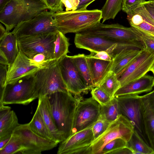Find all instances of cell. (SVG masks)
I'll list each match as a JSON object with an SVG mask.
<instances>
[{
  "label": "cell",
  "mask_w": 154,
  "mask_h": 154,
  "mask_svg": "<svg viewBox=\"0 0 154 154\" xmlns=\"http://www.w3.org/2000/svg\"><path fill=\"white\" fill-rule=\"evenodd\" d=\"M69 45L68 38L65 34L57 30L54 53V59L59 60L67 55L69 52Z\"/></svg>",
  "instance_id": "obj_31"
},
{
  "label": "cell",
  "mask_w": 154,
  "mask_h": 154,
  "mask_svg": "<svg viewBox=\"0 0 154 154\" xmlns=\"http://www.w3.org/2000/svg\"><path fill=\"white\" fill-rule=\"evenodd\" d=\"M7 65L0 64V92H2L5 87V83L8 70Z\"/></svg>",
  "instance_id": "obj_42"
},
{
  "label": "cell",
  "mask_w": 154,
  "mask_h": 154,
  "mask_svg": "<svg viewBox=\"0 0 154 154\" xmlns=\"http://www.w3.org/2000/svg\"><path fill=\"white\" fill-rule=\"evenodd\" d=\"M5 105L0 106V140L10 137L19 124L15 112Z\"/></svg>",
  "instance_id": "obj_20"
},
{
  "label": "cell",
  "mask_w": 154,
  "mask_h": 154,
  "mask_svg": "<svg viewBox=\"0 0 154 154\" xmlns=\"http://www.w3.org/2000/svg\"><path fill=\"white\" fill-rule=\"evenodd\" d=\"M142 50L127 49L122 51L114 58L110 70L115 72L117 77L139 55Z\"/></svg>",
  "instance_id": "obj_24"
},
{
  "label": "cell",
  "mask_w": 154,
  "mask_h": 154,
  "mask_svg": "<svg viewBox=\"0 0 154 154\" xmlns=\"http://www.w3.org/2000/svg\"><path fill=\"white\" fill-rule=\"evenodd\" d=\"M154 63V54L143 48L117 77L121 87L139 79L150 71Z\"/></svg>",
  "instance_id": "obj_13"
},
{
  "label": "cell",
  "mask_w": 154,
  "mask_h": 154,
  "mask_svg": "<svg viewBox=\"0 0 154 154\" xmlns=\"http://www.w3.org/2000/svg\"><path fill=\"white\" fill-rule=\"evenodd\" d=\"M127 146L134 154H154V150L142 138L135 129L132 135L127 142Z\"/></svg>",
  "instance_id": "obj_28"
},
{
  "label": "cell",
  "mask_w": 154,
  "mask_h": 154,
  "mask_svg": "<svg viewBox=\"0 0 154 154\" xmlns=\"http://www.w3.org/2000/svg\"><path fill=\"white\" fill-rule=\"evenodd\" d=\"M153 76L146 75L139 79L121 87L115 96L127 94L139 95L151 91L153 87Z\"/></svg>",
  "instance_id": "obj_19"
},
{
  "label": "cell",
  "mask_w": 154,
  "mask_h": 154,
  "mask_svg": "<svg viewBox=\"0 0 154 154\" xmlns=\"http://www.w3.org/2000/svg\"><path fill=\"white\" fill-rule=\"evenodd\" d=\"M87 57L101 60L111 61L113 58L106 51H100L96 52H91L90 54L86 55Z\"/></svg>",
  "instance_id": "obj_41"
},
{
  "label": "cell",
  "mask_w": 154,
  "mask_h": 154,
  "mask_svg": "<svg viewBox=\"0 0 154 154\" xmlns=\"http://www.w3.org/2000/svg\"><path fill=\"white\" fill-rule=\"evenodd\" d=\"M142 122L144 134L149 145L154 150V112L140 96Z\"/></svg>",
  "instance_id": "obj_23"
},
{
  "label": "cell",
  "mask_w": 154,
  "mask_h": 154,
  "mask_svg": "<svg viewBox=\"0 0 154 154\" xmlns=\"http://www.w3.org/2000/svg\"><path fill=\"white\" fill-rule=\"evenodd\" d=\"M154 1V0H153Z\"/></svg>",
  "instance_id": "obj_53"
},
{
  "label": "cell",
  "mask_w": 154,
  "mask_h": 154,
  "mask_svg": "<svg viewBox=\"0 0 154 154\" xmlns=\"http://www.w3.org/2000/svg\"><path fill=\"white\" fill-rule=\"evenodd\" d=\"M150 71H151L153 75V88L154 90V63L152 66V67L151 68Z\"/></svg>",
  "instance_id": "obj_52"
},
{
  "label": "cell",
  "mask_w": 154,
  "mask_h": 154,
  "mask_svg": "<svg viewBox=\"0 0 154 154\" xmlns=\"http://www.w3.org/2000/svg\"><path fill=\"white\" fill-rule=\"evenodd\" d=\"M146 1L145 0H123L122 10L126 13Z\"/></svg>",
  "instance_id": "obj_39"
},
{
  "label": "cell",
  "mask_w": 154,
  "mask_h": 154,
  "mask_svg": "<svg viewBox=\"0 0 154 154\" xmlns=\"http://www.w3.org/2000/svg\"><path fill=\"white\" fill-rule=\"evenodd\" d=\"M123 0H106L101 10L102 23L106 20L114 19L122 10Z\"/></svg>",
  "instance_id": "obj_32"
},
{
  "label": "cell",
  "mask_w": 154,
  "mask_h": 154,
  "mask_svg": "<svg viewBox=\"0 0 154 154\" xmlns=\"http://www.w3.org/2000/svg\"><path fill=\"white\" fill-rule=\"evenodd\" d=\"M110 154H134L132 150L127 146L122 147L110 152Z\"/></svg>",
  "instance_id": "obj_46"
},
{
  "label": "cell",
  "mask_w": 154,
  "mask_h": 154,
  "mask_svg": "<svg viewBox=\"0 0 154 154\" xmlns=\"http://www.w3.org/2000/svg\"><path fill=\"white\" fill-rule=\"evenodd\" d=\"M57 32L41 33L18 38L17 44L19 50L29 58H32L36 54L42 53L49 59L55 60L54 53Z\"/></svg>",
  "instance_id": "obj_6"
},
{
  "label": "cell",
  "mask_w": 154,
  "mask_h": 154,
  "mask_svg": "<svg viewBox=\"0 0 154 154\" xmlns=\"http://www.w3.org/2000/svg\"><path fill=\"white\" fill-rule=\"evenodd\" d=\"M134 129L131 122L120 114L115 121L109 124L101 135L93 141L90 146L91 154H99L107 143L116 138H121L128 142Z\"/></svg>",
  "instance_id": "obj_7"
},
{
  "label": "cell",
  "mask_w": 154,
  "mask_h": 154,
  "mask_svg": "<svg viewBox=\"0 0 154 154\" xmlns=\"http://www.w3.org/2000/svg\"><path fill=\"white\" fill-rule=\"evenodd\" d=\"M25 149L17 136L13 133L6 145L0 149V154H24Z\"/></svg>",
  "instance_id": "obj_33"
},
{
  "label": "cell",
  "mask_w": 154,
  "mask_h": 154,
  "mask_svg": "<svg viewBox=\"0 0 154 154\" xmlns=\"http://www.w3.org/2000/svg\"><path fill=\"white\" fill-rule=\"evenodd\" d=\"M28 125L29 128L37 135L56 143L55 139L45 124L37 107L31 120Z\"/></svg>",
  "instance_id": "obj_26"
},
{
  "label": "cell",
  "mask_w": 154,
  "mask_h": 154,
  "mask_svg": "<svg viewBox=\"0 0 154 154\" xmlns=\"http://www.w3.org/2000/svg\"><path fill=\"white\" fill-rule=\"evenodd\" d=\"M13 133L24 148V154H41L42 152L53 149L58 144L36 134L29 128L28 123L19 124Z\"/></svg>",
  "instance_id": "obj_12"
},
{
  "label": "cell",
  "mask_w": 154,
  "mask_h": 154,
  "mask_svg": "<svg viewBox=\"0 0 154 154\" xmlns=\"http://www.w3.org/2000/svg\"><path fill=\"white\" fill-rule=\"evenodd\" d=\"M60 72L68 91L78 97L88 91L71 56L66 55L59 61Z\"/></svg>",
  "instance_id": "obj_16"
},
{
  "label": "cell",
  "mask_w": 154,
  "mask_h": 154,
  "mask_svg": "<svg viewBox=\"0 0 154 154\" xmlns=\"http://www.w3.org/2000/svg\"><path fill=\"white\" fill-rule=\"evenodd\" d=\"M115 97L118 100L121 114L131 122L135 129L149 144L142 124L141 96L139 95L127 94Z\"/></svg>",
  "instance_id": "obj_11"
},
{
  "label": "cell",
  "mask_w": 154,
  "mask_h": 154,
  "mask_svg": "<svg viewBox=\"0 0 154 154\" xmlns=\"http://www.w3.org/2000/svg\"><path fill=\"white\" fill-rule=\"evenodd\" d=\"M61 1L66 7V11L75 10L79 2V0H61Z\"/></svg>",
  "instance_id": "obj_43"
},
{
  "label": "cell",
  "mask_w": 154,
  "mask_h": 154,
  "mask_svg": "<svg viewBox=\"0 0 154 154\" xmlns=\"http://www.w3.org/2000/svg\"><path fill=\"white\" fill-rule=\"evenodd\" d=\"M54 12L45 10L33 18L19 23L11 32L17 38L43 33L56 32L57 30L51 25Z\"/></svg>",
  "instance_id": "obj_8"
},
{
  "label": "cell",
  "mask_w": 154,
  "mask_h": 154,
  "mask_svg": "<svg viewBox=\"0 0 154 154\" xmlns=\"http://www.w3.org/2000/svg\"><path fill=\"white\" fill-rule=\"evenodd\" d=\"M142 4L154 20V1L149 0Z\"/></svg>",
  "instance_id": "obj_45"
},
{
  "label": "cell",
  "mask_w": 154,
  "mask_h": 154,
  "mask_svg": "<svg viewBox=\"0 0 154 154\" xmlns=\"http://www.w3.org/2000/svg\"><path fill=\"white\" fill-rule=\"evenodd\" d=\"M38 108L45 124L57 144L63 141L53 118L47 96L38 98Z\"/></svg>",
  "instance_id": "obj_21"
},
{
  "label": "cell",
  "mask_w": 154,
  "mask_h": 154,
  "mask_svg": "<svg viewBox=\"0 0 154 154\" xmlns=\"http://www.w3.org/2000/svg\"><path fill=\"white\" fill-rule=\"evenodd\" d=\"M59 61L54 60L34 74L35 89L38 97L58 91H67L60 71Z\"/></svg>",
  "instance_id": "obj_4"
},
{
  "label": "cell",
  "mask_w": 154,
  "mask_h": 154,
  "mask_svg": "<svg viewBox=\"0 0 154 154\" xmlns=\"http://www.w3.org/2000/svg\"><path fill=\"white\" fill-rule=\"evenodd\" d=\"M102 14L97 9L57 12L53 14L51 25L65 35L80 33L100 22Z\"/></svg>",
  "instance_id": "obj_2"
},
{
  "label": "cell",
  "mask_w": 154,
  "mask_h": 154,
  "mask_svg": "<svg viewBox=\"0 0 154 154\" xmlns=\"http://www.w3.org/2000/svg\"><path fill=\"white\" fill-rule=\"evenodd\" d=\"M133 28L138 34L144 48L154 54V39Z\"/></svg>",
  "instance_id": "obj_38"
},
{
  "label": "cell",
  "mask_w": 154,
  "mask_h": 154,
  "mask_svg": "<svg viewBox=\"0 0 154 154\" xmlns=\"http://www.w3.org/2000/svg\"><path fill=\"white\" fill-rule=\"evenodd\" d=\"M56 60L49 59L44 54H39L29 58L30 64L38 68L41 69L48 65L52 61Z\"/></svg>",
  "instance_id": "obj_36"
},
{
  "label": "cell",
  "mask_w": 154,
  "mask_h": 154,
  "mask_svg": "<svg viewBox=\"0 0 154 154\" xmlns=\"http://www.w3.org/2000/svg\"><path fill=\"white\" fill-rule=\"evenodd\" d=\"M126 13L131 27L154 39V20L142 3Z\"/></svg>",
  "instance_id": "obj_17"
},
{
  "label": "cell",
  "mask_w": 154,
  "mask_h": 154,
  "mask_svg": "<svg viewBox=\"0 0 154 154\" xmlns=\"http://www.w3.org/2000/svg\"><path fill=\"white\" fill-rule=\"evenodd\" d=\"M97 87L103 91L112 99L115 97L116 93L121 87V85L116 74L110 70Z\"/></svg>",
  "instance_id": "obj_30"
},
{
  "label": "cell",
  "mask_w": 154,
  "mask_h": 154,
  "mask_svg": "<svg viewBox=\"0 0 154 154\" xmlns=\"http://www.w3.org/2000/svg\"><path fill=\"white\" fill-rule=\"evenodd\" d=\"M127 142L124 140L118 138L107 143L103 148L99 154H109L110 152L127 146Z\"/></svg>",
  "instance_id": "obj_34"
},
{
  "label": "cell",
  "mask_w": 154,
  "mask_h": 154,
  "mask_svg": "<svg viewBox=\"0 0 154 154\" xmlns=\"http://www.w3.org/2000/svg\"><path fill=\"white\" fill-rule=\"evenodd\" d=\"M11 137V136L10 137L0 140V149H2L6 145L10 140Z\"/></svg>",
  "instance_id": "obj_50"
},
{
  "label": "cell",
  "mask_w": 154,
  "mask_h": 154,
  "mask_svg": "<svg viewBox=\"0 0 154 154\" xmlns=\"http://www.w3.org/2000/svg\"><path fill=\"white\" fill-rule=\"evenodd\" d=\"M11 0H0V12L2 11Z\"/></svg>",
  "instance_id": "obj_49"
},
{
  "label": "cell",
  "mask_w": 154,
  "mask_h": 154,
  "mask_svg": "<svg viewBox=\"0 0 154 154\" xmlns=\"http://www.w3.org/2000/svg\"><path fill=\"white\" fill-rule=\"evenodd\" d=\"M47 6L48 9L54 12L63 11L61 0H42Z\"/></svg>",
  "instance_id": "obj_40"
},
{
  "label": "cell",
  "mask_w": 154,
  "mask_h": 154,
  "mask_svg": "<svg viewBox=\"0 0 154 154\" xmlns=\"http://www.w3.org/2000/svg\"><path fill=\"white\" fill-rule=\"evenodd\" d=\"M92 127L77 132L61 142L58 154H91L90 146L94 137Z\"/></svg>",
  "instance_id": "obj_15"
},
{
  "label": "cell",
  "mask_w": 154,
  "mask_h": 154,
  "mask_svg": "<svg viewBox=\"0 0 154 154\" xmlns=\"http://www.w3.org/2000/svg\"><path fill=\"white\" fill-rule=\"evenodd\" d=\"M51 112L63 140L71 134L76 109L81 97L69 91H58L47 96Z\"/></svg>",
  "instance_id": "obj_1"
},
{
  "label": "cell",
  "mask_w": 154,
  "mask_h": 154,
  "mask_svg": "<svg viewBox=\"0 0 154 154\" xmlns=\"http://www.w3.org/2000/svg\"><path fill=\"white\" fill-rule=\"evenodd\" d=\"M34 75L6 85L0 92V106L11 104L27 105L38 98L35 89Z\"/></svg>",
  "instance_id": "obj_5"
},
{
  "label": "cell",
  "mask_w": 154,
  "mask_h": 154,
  "mask_svg": "<svg viewBox=\"0 0 154 154\" xmlns=\"http://www.w3.org/2000/svg\"><path fill=\"white\" fill-rule=\"evenodd\" d=\"M95 0H79V4L75 10H81L87 9V7Z\"/></svg>",
  "instance_id": "obj_47"
},
{
  "label": "cell",
  "mask_w": 154,
  "mask_h": 154,
  "mask_svg": "<svg viewBox=\"0 0 154 154\" xmlns=\"http://www.w3.org/2000/svg\"><path fill=\"white\" fill-rule=\"evenodd\" d=\"M0 64L8 65V60L3 54L0 51Z\"/></svg>",
  "instance_id": "obj_48"
},
{
  "label": "cell",
  "mask_w": 154,
  "mask_h": 154,
  "mask_svg": "<svg viewBox=\"0 0 154 154\" xmlns=\"http://www.w3.org/2000/svg\"><path fill=\"white\" fill-rule=\"evenodd\" d=\"M19 51L17 38L11 32H7L0 38V51L7 58L9 64L8 66L14 61Z\"/></svg>",
  "instance_id": "obj_25"
},
{
  "label": "cell",
  "mask_w": 154,
  "mask_h": 154,
  "mask_svg": "<svg viewBox=\"0 0 154 154\" xmlns=\"http://www.w3.org/2000/svg\"><path fill=\"white\" fill-rule=\"evenodd\" d=\"M47 9L42 0H11L0 12V21L8 32L20 23L31 19Z\"/></svg>",
  "instance_id": "obj_3"
},
{
  "label": "cell",
  "mask_w": 154,
  "mask_h": 154,
  "mask_svg": "<svg viewBox=\"0 0 154 154\" xmlns=\"http://www.w3.org/2000/svg\"><path fill=\"white\" fill-rule=\"evenodd\" d=\"M110 124L99 118L92 127V130L94 140L101 135L106 130Z\"/></svg>",
  "instance_id": "obj_37"
},
{
  "label": "cell",
  "mask_w": 154,
  "mask_h": 154,
  "mask_svg": "<svg viewBox=\"0 0 154 154\" xmlns=\"http://www.w3.org/2000/svg\"><path fill=\"white\" fill-rule=\"evenodd\" d=\"M80 33L119 41L140 42L138 34L132 27H126L118 23L106 24L100 22L94 26Z\"/></svg>",
  "instance_id": "obj_14"
},
{
  "label": "cell",
  "mask_w": 154,
  "mask_h": 154,
  "mask_svg": "<svg viewBox=\"0 0 154 154\" xmlns=\"http://www.w3.org/2000/svg\"><path fill=\"white\" fill-rule=\"evenodd\" d=\"M72 59L83 78L88 90L94 88L86 55L78 54L71 56Z\"/></svg>",
  "instance_id": "obj_27"
},
{
  "label": "cell",
  "mask_w": 154,
  "mask_h": 154,
  "mask_svg": "<svg viewBox=\"0 0 154 154\" xmlns=\"http://www.w3.org/2000/svg\"><path fill=\"white\" fill-rule=\"evenodd\" d=\"M125 41H119L100 36L75 33L74 42L76 47L91 52L107 51L113 58L119 52L120 46Z\"/></svg>",
  "instance_id": "obj_9"
},
{
  "label": "cell",
  "mask_w": 154,
  "mask_h": 154,
  "mask_svg": "<svg viewBox=\"0 0 154 154\" xmlns=\"http://www.w3.org/2000/svg\"><path fill=\"white\" fill-rule=\"evenodd\" d=\"M92 97L101 106L107 104L112 99L105 92L98 87L91 90Z\"/></svg>",
  "instance_id": "obj_35"
},
{
  "label": "cell",
  "mask_w": 154,
  "mask_h": 154,
  "mask_svg": "<svg viewBox=\"0 0 154 154\" xmlns=\"http://www.w3.org/2000/svg\"><path fill=\"white\" fill-rule=\"evenodd\" d=\"M142 96L150 109L154 112V90Z\"/></svg>",
  "instance_id": "obj_44"
},
{
  "label": "cell",
  "mask_w": 154,
  "mask_h": 154,
  "mask_svg": "<svg viewBox=\"0 0 154 154\" xmlns=\"http://www.w3.org/2000/svg\"><path fill=\"white\" fill-rule=\"evenodd\" d=\"M94 87H98L110 71L113 60L107 61L87 57Z\"/></svg>",
  "instance_id": "obj_22"
},
{
  "label": "cell",
  "mask_w": 154,
  "mask_h": 154,
  "mask_svg": "<svg viewBox=\"0 0 154 154\" xmlns=\"http://www.w3.org/2000/svg\"><path fill=\"white\" fill-rule=\"evenodd\" d=\"M7 33L6 29L1 23L0 24V38Z\"/></svg>",
  "instance_id": "obj_51"
},
{
  "label": "cell",
  "mask_w": 154,
  "mask_h": 154,
  "mask_svg": "<svg viewBox=\"0 0 154 154\" xmlns=\"http://www.w3.org/2000/svg\"><path fill=\"white\" fill-rule=\"evenodd\" d=\"M99 118L111 123L115 121L121 114L117 98L115 97L106 105H100Z\"/></svg>",
  "instance_id": "obj_29"
},
{
  "label": "cell",
  "mask_w": 154,
  "mask_h": 154,
  "mask_svg": "<svg viewBox=\"0 0 154 154\" xmlns=\"http://www.w3.org/2000/svg\"><path fill=\"white\" fill-rule=\"evenodd\" d=\"M39 69L32 65L29 58L19 50L14 61L8 66L5 86L23 78L34 75Z\"/></svg>",
  "instance_id": "obj_18"
},
{
  "label": "cell",
  "mask_w": 154,
  "mask_h": 154,
  "mask_svg": "<svg viewBox=\"0 0 154 154\" xmlns=\"http://www.w3.org/2000/svg\"><path fill=\"white\" fill-rule=\"evenodd\" d=\"M100 111V105L92 97L80 101L75 111L71 135L93 126L99 119Z\"/></svg>",
  "instance_id": "obj_10"
}]
</instances>
